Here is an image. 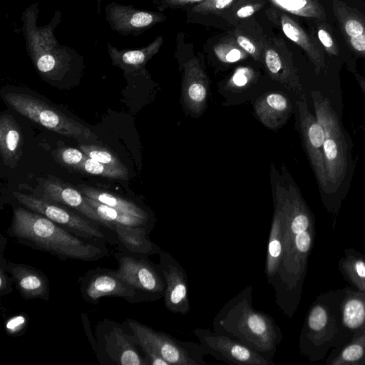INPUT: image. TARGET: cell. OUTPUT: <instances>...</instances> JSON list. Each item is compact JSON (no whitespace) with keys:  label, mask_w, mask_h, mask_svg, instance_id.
Segmentation results:
<instances>
[{"label":"cell","mask_w":365,"mask_h":365,"mask_svg":"<svg viewBox=\"0 0 365 365\" xmlns=\"http://www.w3.org/2000/svg\"><path fill=\"white\" fill-rule=\"evenodd\" d=\"M6 233L21 245L48 252L62 260L93 262L108 254L103 244L79 237L43 215L23 206L14 209Z\"/></svg>","instance_id":"cell-1"},{"label":"cell","mask_w":365,"mask_h":365,"mask_svg":"<svg viewBox=\"0 0 365 365\" xmlns=\"http://www.w3.org/2000/svg\"><path fill=\"white\" fill-rule=\"evenodd\" d=\"M252 287L247 285L227 301L212 321V331L236 339L272 360L282 334L274 318L252 305Z\"/></svg>","instance_id":"cell-2"},{"label":"cell","mask_w":365,"mask_h":365,"mask_svg":"<svg viewBox=\"0 0 365 365\" xmlns=\"http://www.w3.org/2000/svg\"><path fill=\"white\" fill-rule=\"evenodd\" d=\"M39 4L34 3L21 14L22 31L26 50L37 72L49 81H60L73 68L80 66L82 58L69 46L61 45L54 30L61 21L62 14L56 11L51 21L44 26L37 24Z\"/></svg>","instance_id":"cell-3"},{"label":"cell","mask_w":365,"mask_h":365,"mask_svg":"<svg viewBox=\"0 0 365 365\" xmlns=\"http://www.w3.org/2000/svg\"><path fill=\"white\" fill-rule=\"evenodd\" d=\"M315 115L325 133L324 160L327 180V195L342 193L348 188L353 173L351 140L340 123L328 98L320 91L311 92Z\"/></svg>","instance_id":"cell-4"},{"label":"cell","mask_w":365,"mask_h":365,"mask_svg":"<svg viewBox=\"0 0 365 365\" xmlns=\"http://www.w3.org/2000/svg\"><path fill=\"white\" fill-rule=\"evenodd\" d=\"M135 342L144 353L145 365H205L199 343L182 341L143 324L133 319L125 320Z\"/></svg>","instance_id":"cell-5"},{"label":"cell","mask_w":365,"mask_h":365,"mask_svg":"<svg viewBox=\"0 0 365 365\" xmlns=\"http://www.w3.org/2000/svg\"><path fill=\"white\" fill-rule=\"evenodd\" d=\"M96 339L94 352L100 364L145 365L125 321L123 323L110 319L100 321L96 327Z\"/></svg>","instance_id":"cell-6"},{"label":"cell","mask_w":365,"mask_h":365,"mask_svg":"<svg viewBox=\"0 0 365 365\" xmlns=\"http://www.w3.org/2000/svg\"><path fill=\"white\" fill-rule=\"evenodd\" d=\"M4 98L16 112L51 131L78 140L96 138L88 128L38 98L15 93Z\"/></svg>","instance_id":"cell-7"},{"label":"cell","mask_w":365,"mask_h":365,"mask_svg":"<svg viewBox=\"0 0 365 365\" xmlns=\"http://www.w3.org/2000/svg\"><path fill=\"white\" fill-rule=\"evenodd\" d=\"M13 195L23 207L43 215L79 237L96 242H118L117 238L103 230L105 227L63 205L17 191L13 192Z\"/></svg>","instance_id":"cell-8"},{"label":"cell","mask_w":365,"mask_h":365,"mask_svg":"<svg viewBox=\"0 0 365 365\" xmlns=\"http://www.w3.org/2000/svg\"><path fill=\"white\" fill-rule=\"evenodd\" d=\"M118 267L116 276L133 287L140 302L155 301L164 297L165 284L157 264L148 256L118 250L114 252Z\"/></svg>","instance_id":"cell-9"},{"label":"cell","mask_w":365,"mask_h":365,"mask_svg":"<svg viewBox=\"0 0 365 365\" xmlns=\"http://www.w3.org/2000/svg\"><path fill=\"white\" fill-rule=\"evenodd\" d=\"M192 332L205 355L209 354L227 364L274 365L272 360L230 336L200 328L193 329Z\"/></svg>","instance_id":"cell-10"},{"label":"cell","mask_w":365,"mask_h":365,"mask_svg":"<svg viewBox=\"0 0 365 365\" xmlns=\"http://www.w3.org/2000/svg\"><path fill=\"white\" fill-rule=\"evenodd\" d=\"M299 129L309 163L322 197L327 195V180L324 160L325 133L318 118L309 110L307 99L297 101Z\"/></svg>","instance_id":"cell-11"},{"label":"cell","mask_w":365,"mask_h":365,"mask_svg":"<svg viewBox=\"0 0 365 365\" xmlns=\"http://www.w3.org/2000/svg\"><path fill=\"white\" fill-rule=\"evenodd\" d=\"M80 292L87 302L96 304L102 297L123 298L130 303L140 302L135 289L115 275L114 270L96 267L79 277Z\"/></svg>","instance_id":"cell-12"},{"label":"cell","mask_w":365,"mask_h":365,"mask_svg":"<svg viewBox=\"0 0 365 365\" xmlns=\"http://www.w3.org/2000/svg\"><path fill=\"white\" fill-rule=\"evenodd\" d=\"M158 255L160 261L156 264L165 284V306L173 314L185 315L190 310L187 273L168 252L161 250Z\"/></svg>","instance_id":"cell-13"},{"label":"cell","mask_w":365,"mask_h":365,"mask_svg":"<svg viewBox=\"0 0 365 365\" xmlns=\"http://www.w3.org/2000/svg\"><path fill=\"white\" fill-rule=\"evenodd\" d=\"M289 206L288 189L277 184L274 210L267 242L265 274L269 284L277 276L282 258L283 242Z\"/></svg>","instance_id":"cell-14"},{"label":"cell","mask_w":365,"mask_h":365,"mask_svg":"<svg viewBox=\"0 0 365 365\" xmlns=\"http://www.w3.org/2000/svg\"><path fill=\"white\" fill-rule=\"evenodd\" d=\"M104 11L111 30L123 36H138L165 19L160 13L141 10L132 5L114 1L107 4Z\"/></svg>","instance_id":"cell-15"},{"label":"cell","mask_w":365,"mask_h":365,"mask_svg":"<svg viewBox=\"0 0 365 365\" xmlns=\"http://www.w3.org/2000/svg\"><path fill=\"white\" fill-rule=\"evenodd\" d=\"M46 201L73 208L82 215L114 232V226L103 220L78 189L58 178L49 176L43 185L42 197Z\"/></svg>","instance_id":"cell-16"},{"label":"cell","mask_w":365,"mask_h":365,"mask_svg":"<svg viewBox=\"0 0 365 365\" xmlns=\"http://www.w3.org/2000/svg\"><path fill=\"white\" fill-rule=\"evenodd\" d=\"M6 269L14 284L25 300H49L50 287L47 276L41 270L24 263L7 260Z\"/></svg>","instance_id":"cell-17"},{"label":"cell","mask_w":365,"mask_h":365,"mask_svg":"<svg viewBox=\"0 0 365 365\" xmlns=\"http://www.w3.org/2000/svg\"><path fill=\"white\" fill-rule=\"evenodd\" d=\"M182 95L189 111L195 114L203 111L208 96V80L197 58L190 59L185 64Z\"/></svg>","instance_id":"cell-18"},{"label":"cell","mask_w":365,"mask_h":365,"mask_svg":"<svg viewBox=\"0 0 365 365\" xmlns=\"http://www.w3.org/2000/svg\"><path fill=\"white\" fill-rule=\"evenodd\" d=\"M163 36H158L150 43L137 49H118L107 43L108 53L112 64L121 68L125 74L133 75L143 72L145 65L160 50Z\"/></svg>","instance_id":"cell-19"},{"label":"cell","mask_w":365,"mask_h":365,"mask_svg":"<svg viewBox=\"0 0 365 365\" xmlns=\"http://www.w3.org/2000/svg\"><path fill=\"white\" fill-rule=\"evenodd\" d=\"M264 61L268 73L274 80L298 95L301 99H307L297 70L290 58L281 55L274 48H267L264 52Z\"/></svg>","instance_id":"cell-20"},{"label":"cell","mask_w":365,"mask_h":365,"mask_svg":"<svg viewBox=\"0 0 365 365\" xmlns=\"http://www.w3.org/2000/svg\"><path fill=\"white\" fill-rule=\"evenodd\" d=\"M255 110L265 126L274 129L289 118L292 113V103L284 93L272 92L262 96L256 101Z\"/></svg>","instance_id":"cell-21"},{"label":"cell","mask_w":365,"mask_h":365,"mask_svg":"<svg viewBox=\"0 0 365 365\" xmlns=\"http://www.w3.org/2000/svg\"><path fill=\"white\" fill-rule=\"evenodd\" d=\"M280 24L285 36L300 46L308 55L318 74L327 68L324 54L319 43L292 18L283 14Z\"/></svg>","instance_id":"cell-22"},{"label":"cell","mask_w":365,"mask_h":365,"mask_svg":"<svg viewBox=\"0 0 365 365\" xmlns=\"http://www.w3.org/2000/svg\"><path fill=\"white\" fill-rule=\"evenodd\" d=\"M114 232L119 243V250L130 253L150 256L158 254L160 247L149 237L150 233L143 227L115 225Z\"/></svg>","instance_id":"cell-23"},{"label":"cell","mask_w":365,"mask_h":365,"mask_svg":"<svg viewBox=\"0 0 365 365\" xmlns=\"http://www.w3.org/2000/svg\"><path fill=\"white\" fill-rule=\"evenodd\" d=\"M23 137L20 127L12 115L0 118V151L4 163L11 168L18 164L22 155Z\"/></svg>","instance_id":"cell-24"},{"label":"cell","mask_w":365,"mask_h":365,"mask_svg":"<svg viewBox=\"0 0 365 365\" xmlns=\"http://www.w3.org/2000/svg\"><path fill=\"white\" fill-rule=\"evenodd\" d=\"M77 188L86 197L113 207L119 211L144 219L153 225H155L154 220L150 217V213L131 200L125 199L109 192L85 185H79L77 186Z\"/></svg>","instance_id":"cell-25"},{"label":"cell","mask_w":365,"mask_h":365,"mask_svg":"<svg viewBox=\"0 0 365 365\" xmlns=\"http://www.w3.org/2000/svg\"><path fill=\"white\" fill-rule=\"evenodd\" d=\"M86 199L103 220L113 226L121 225L131 227H143L150 232L153 229L154 225L144 219L119 211L88 197L86 196Z\"/></svg>","instance_id":"cell-26"},{"label":"cell","mask_w":365,"mask_h":365,"mask_svg":"<svg viewBox=\"0 0 365 365\" xmlns=\"http://www.w3.org/2000/svg\"><path fill=\"white\" fill-rule=\"evenodd\" d=\"M332 2L334 14L344 37L365 33V17L339 0H333Z\"/></svg>","instance_id":"cell-27"},{"label":"cell","mask_w":365,"mask_h":365,"mask_svg":"<svg viewBox=\"0 0 365 365\" xmlns=\"http://www.w3.org/2000/svg\"><path fill=\"white\" fill-rule=\"evenodd\" d=\"M277 6L292 14L323 21L326 14L322 6L313 0H270Z\"/></svg>","instance_id":"cell-28"},{"label":"cell","mask_w":365,"mask_h":365,"mask_svg":"<svg viewBox=\"0 0 365 365\" xmlns=\"http://www.w3.org/2000/svg\"><path fill=\"white\" fill-rule=\"evenodd\" d=\"M342 322L350 329L362 328L365 324V299L359 297L346 299L342 307Z\"/></svg>","instance_id":"cell-29"},{"label":"cell","mask_w":365,"mask_h":365,"mask_svg":"<svg viewBox=\"0 0 365 365\" xmlns=\"http://www.w3.org/2000/svg\"><path fill=\"white\" fill-rule=\"evenodd\" d=\"M78 170L93 175H98L113 179L127 180L128 176L126 168H117L87 158L79 165Z\"/></svg>","instance_id":"cell-30"},{"label":"cell","mask_w":365,"mask_h":365,"mask_svg":"<svg viewBox=\"0 0 365 365\" xmlns=\"http://www.w3.org/2000/svg\"><path fill=\"white\" fill-rule=\"evenodd\" d=\"M365 356V328L361 334L346 346L331 362V365L358 364Z\"/></svg>","instance_id":"cell-31"},{"label":"cell","mask_w":365,"mask_h":365,"mask_svg":"<svg viewBox=\"0 0 365 365\" xmlns=\"http://www.w3.org/2000/svg\"><path fill=\"white\" fill-rule=\"evenodd\" d=\"M341 267L351 282L365 294V260L360 257H346L342 260Z\"/></svg>","instance_id":"cell-32"},{"label":"cell","mask_w":365,"mask_h":365,"mask_svg":"<svg viewBox=\"0 0 365 365\" xmlns=\"http://www.w3.org/2000/svg\"><path fill=\"white\" fill-rule=\"evenodd\" d=\"M79 148L96 161L117 168H126L114 154L104 148L91 144H81Z\"/></svg>","instance_id":"cell-33"},{"label":"cell","mask_w":365,"mask_h":365,"mask_svg":"<svg viewBox=\"0 0 365 365\" xmlns=\"http://www.w3.org/2000/svg\"><path fill=\"white\" fill-rule=\"evenodd\" d=\"M329 314L327 310L322 305L317 304L312 308L307 317V327L309 331L319 333L327 325Z\"/></svg>","instance_id":"cell-34"},{"label":"cell","mask_w":365,"mask_h":365,"mask_svg":"<svg viewBox=\"0 0 365 365\" xmlns=\"http://www.w3.org/2000/svg\"><path fill=\"white\" fill-rule=\"evenodd\" d=\"M58 158L63 165L77 169L88 156L82 150L63 148L58 150Z\"/></svg>","instance_id":"cell-35"},{"label":"cell","mask_w":365,"mask_h":365,"mask_svg":"<svg viewBox=\"0 0 365 365\" xmlns=\"http://www.w3.org/2000/svg\"><path fill=\"white\" fill-rule=\"evenodd\" d=\"M29 321V317L25 313L11 317L5 322V331L9 336L21 335L25 332Z\"/></svg>","instance_id":"cell-36"},{"label":"cell","mask_w":365,"mask_h":365,"mask_svg":"<svg viewBox=\"0 0 365 365\" xmlns=\"http://www.w3.org/2000/svg\"><path fill=\"white\" fill-rule=\"evenodd\" d=\"M217 57L223 62L234 63L245 57L243 50L230 44H221L215 48Z\"/></svg>","instance_id":"cell-37"},{"label":"cell","mask_w":365,"mask_h":365,"mask_svg":"<svg viewBox=\"0 0 365 365\" xmlns=\"http://www.w3.org/2000/svg\"><path fill=\"white\" fill-rule=\"evenodd\" d=\"M253 78L254 71L252 69L240 67L235 70L227 85L231 88H242L247 86Z\"/></svg>","instance_id":"cell-38"},{"label":"cell","mask_w":365,"mask_h":365,"mask_svg":"<svg viewBox=\"0 0 365 365\" xmlns=\"http://www.w3.org/2000/svg\"><path fill=\"white\" fill-rule=\"evenodd\" d=\"M234 0H205L195 4L192 11L195 13L205 14L224 9L233 2Z\"/></svg>","instance_id":"cell-39"},{"label":"cell","mask_w":365,"mask_h":365,"mask_svg":"<svg viewBox=\"0 0 365 365\" xmlns=\"http://www.w3.org/2000/svg\"><path fill=\"white\" fill-rule=\"evenodd\" d=\"M7 259L4 254H0V296L9 294L12 292L14 284L11 277L6 269Z\"/></svg>","instance_id":"cell-40"},{"label":"cell","mask_w":365,"mask_h":365,"mask_svg":"<svg viewBox=\"0 0 365 365\" xmlns=\"http://www.w3.org/2000/svg\"><path fill=\"white\" fill-rule=\"evenodd\" d=\"M317 37L327 53L334 56L339 55L338 46L332 38L331 35L325 28L322 26L318 28Z\"/></svg>","instance_id":"cell-41"},{"label":"cell","mask_w":365,"mask_h":365,"mask_svg":"<svg viewBox=\"0 0 365 365\" xmlns=\"http://www.w3.org/2000/svg\"><path fill=\"white\" fill-rule=\"evenodd\" d=\"M349 47L359 56L365 58V33L353 37H345Z\"/></svg>","instance_id":"cell-42"},{"label":"cell","mask_w":365,"mask_h":365,"mask_svg":"<svg viewBox=\"0 0 365 365\" xmlns=\"http://www.w3.org/2000/svg\"><path fill=\"white\" fill-rule=\"evenodd\" d=\"M236 41L238 46L246 53L251 55L253 58H259V52L256 45L247 36L239 35L236 37Z\"/></svg>","instance_id":"cell-43"},{"label":"cell","mask_w":365,"mask_h":365,"mask_svg":"<svg viewBox=\"0 0 365 365\" xmlns=\"http://www.w3.org/2000/svg\"><path fill=\"white\" fill-rule=\"evenodd\" d=\"M205 0H160L158 4L159 11H163L169 7H177L190 6L194 4H199Z\"/></svg>","instance_id":"cell-44"},{"label":"cell","mask_w":365,"mask_h":365,"mask_svg":"<svg viewBox=\"0 0 365 365\" xmlns=\"http://www.w3.org/2000/svg\"><path fill=\"white\" fill-rule=\"evenodd\" d=\"M81 319L83 324V327L85 329L86 334L87 337L90 341V344L92 346V349L94 351L96 345V339L92 334L91 329L90 327V323L88 322V319L87 315L84 313L81 314Z\"/></svg>","instance_id":"cell-45"},{"label":"cell","mask_w":365,"mask_h":365,"mask_svg":"<svg viewBox=\"0 0 365 365\" xmlns=\"http://www.w3.org/2000/svg\"><path fill=\"white\" fill-rule=\"evenodd\" d=\"M256 11V7L254 5L248 4L240 8L236 13L237 17L245 19L251 16Z\"/></svg>","instance_id":"cell-46"},{"label":"cell","mask_w":365,"mask_h":365,"mask_svg":"<svg viewBox=\"0 0 365 365\" xmlns=\"http://www.w3.org/2000/svg\"><path fill=\"white\" fill-rule=\"evenodd\" d=\"M354 76L361 90L365 96V78L357 72H354Z\"/></svg>","instance_id":"cell-47"},{"label":"cell","mask_w":365,"mask_h":365,"mask_svg":"<svg viewBox=\"0 0 365 365\" xmlns=\"http://www.w3.org/2000/svg\"><path fill=\"white\" fill-rule=\"evenodd\" d=\"M7 244V239L2 235H0V254H4Z\"/></svg>","instance_id":"cell-48"}]
</instances>
